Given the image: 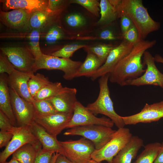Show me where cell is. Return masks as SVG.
Wrapping results in <instances>:
<instances>
[{
	"mask_svg": "<svg viewBox=\"0 0 163 163\" xmlns=\"http://www.w3.org/2000/svg\"><path fill=\"white\" fill-rule=\"evenodd\" d=\"M11 133L13 136L5 149L0 153V163L5 161L16 150L26 144L42 146L33 133L30 126H14Z\"/></svg>",
	"mask_w": 163,
	"mask_h": 163,
	"instance_id": "9",
	"label": "cell"
},
{
	"mask_svg": "<svg viewBox=\"0 0 163 163\" xmlns=\"http://www.w3.org/2000/svg\"><path fill=\"white\" fill-rule=\"evenodd\" d=\"M63 2V1L60 0H48L47 11L53 15L59 9Z\"/></svg>",
	"mask_w": 163,
	"mask_h": 163,
	"instance_id": "42",
	"label": "cell"
},
{
	"mask_svg": "<svg viewBox=\"0 0 163 163\" xmlns=\"http://www.w3.org/2000/svg\"><path fill=\"white\" fill-rule=\"evenodd\" d=\"M87 52L85 59L79 68L76 77L85 76L91 78L103 64L94 54L89 51Z\"/></svg>",
	"mask_w": 163,
	"mask_h": 163,
	"instance_id": "23",
	"label": "cell"
},
{
	"mask_svg": "<svg viewBox=\"0 0 163 163\" xmlns=\"http://www.w3.org/2000/svg\"><path fill=\"white\" fill-rule=\"evenodd\" d=\"M32 13L22 9L9 11H0L1 21L8 27L21 29L28 27Z\"/></svg>",
	"mask_w": 163,
	"mask_h": 163,
	"instance_id": "19",
	"label": "cell"
},
{
	"mask_svg": "<svg viewBox=\"0 0 163 163\" xmlns=\"http://www.w3.org/2000/svg\"><path fill=\"white\" fill-rule=\"evenodd\" d=\"M73 113L58 112L48 116L40 115L35 112L34 121L51 135L55 136L66 128Z\"/></svg>",
	"mask_w": 163,
	"mask_h": 163,
	"instance_id": "13",
	"label": "cell"
},
{
	"mask_svg": "<svg viewBox=\"0 0 163 163\" xmlns=\"http://www.w3.org/2000/svg\"><path fill=\"white\" fill-rule=\"evenodd\" d=\"M30 127L33 133L40 143L42 149L48 151H54L64 155L63 150L56 136L50 134L34 121Z\"/></svg>",
	"mask_w": 163,
	"mask_h": 163,
	"instance_id": "18",
	"label": "cell"
},
{
	"mask_svg": "<svg viewBox=\"0 0 163 163\" xmlns=\"http://www.w3.org/2000/svg\"><path fill=\"white\" fill-rule=\"evenodd\" d=\"M120 18L121 29L123 34L127 31L133 24L131 21L126 16H123Z\"/></svg>",
	"mask_w": 163,
	"mask_h": 163,
	"instance_id": "44",
	"label": "cell"
},
{
	"mask_svg": "<svg viewBox=\"0 0 163 163\" xmlns=\"http://www.w3.org/2000/svg\"><path fill=\"white\" fill-rule=\"evenodd\" d=\"M87 163H101V162H97L95 160L91 159Z\"/></svg>",
	"mask_w": 163,
	"mask_h": 163,
	"instance_id": "50",
	"label": "cell"
},
{
	"mask_svg": "<svg viewBox=\"0 0 163 163\" xmlns=\"http://www.w3.org/2000/svg\"><path fill=\"white\" fill-rule=\"evenodd\" d=\"M67 24L72 27H78L84 25L86 23L85 18L79 14H70L66 18Z\"/></svg>",
	"mask_w": 163,
	"mask_h": 163,
	"instance_id": "36",
	"label": "cell"
},
{
	"mask_svg": "<svg viewBox=\"0 0 163 163\" xmlns=\"http://www.w3.org/2000/svg\"><path fill=\"white\" fill-rule=\"evenodd\" d=\"M117 130L98 125H91L73 127L63 133L66 136L78 135L91 141L95 149H101L112 138Z\"/></svg>",
	"mask_w": 163,
	"mask_h": 163,
	"instance_id": "5",
	"label": "cell"
},
{
	"mask_svg": "<svg viewBox=\"0 0 163 163\" xmlns=\"http://www.w3.org/2000/svg\"><path fill=\"white\" fill-rule=\"evenodd\" d=\"M0 50L16 69L34 74L36 59L30 48L11 46L1 47Z\"/></svg>",
	"mask_w": 163,
	"mask_h": 163,
	"instance_id": "8",
	"label": "cell"
},
{
	"mask_svg": "<svg viewBox=\"0 0 163 163\" xmlns=\"http://www.w3.org/2000/svg\"><path fill=\"white\" fill-rule=\"evenodd\" d=\"M15 69L7 57L2 53L0 55V74L6 73L9 75Z\"/></svg>",
	"mask_w": 163,
	"mask_h": 163,
	"instance_id": "37",
	"label": "cell"
},
{
	"mask_svg": "<svg viewBox=\"0 0 163 163\" xmlns=\"http://www.w3.org/2000/svg\"><path fill=\"white\" fill-rule=\"evenodd\" d=\"M154 163H163V142L161 143L158 154Z\"/></svg>",
	"mask_w": 163,
	"mask_h": 163,
	"instance_id": "45",
	"label": "cell"
},
{
	"mask_svg": "<svg viewBox=\"0 0 163 163\" xmlns=\"http://www.w3.org/2000/svg\"><path fill=\"white\" fill-rule=\"evenodd\" d=\"M71 3H75L83 6L94 15L98 17L100 11V2L97 0H72Z\"/></svg>",
	"mask_w": 163,
	"mask_h": 163,
	"instance_id": "34",
	"label": "cell"
},
{
	"mask_svg": "<svg viewBox=\"0 0 163 163\" xmlns=\"http://www.w3.org/2000/svg\"><path fill=\"white\" fill-rule=\"evenodd\" d=\"M8 76L6 73L0 74V110L8 117L14 126H17L11 104Z\"/></svg>",
	"mask_w": 163,
	"mask_h": 163,
	"instance_id": "21",
	"label": "cell"
},
{
	"mask_svg": "<svg viewBox=\"0 0 163 163\" xmlns=\"http://www.w3.org/2000/svg\"><path fill=\"white\" fill-rule=\"evenodd\" d=\"M13 134L10 132L0 130V148L6 147L11 139Z\"/></svg>",
	"mask_w": 163,
	"mask_h": 163,
	"instance_id": "41",
	"label": "cell"
},
{
	"mask_svg": "<svg viewBox=\"0 0 163 163\" xmlns=\"http://www.w3.org/2000/svg\"><path fill=\"white\" fill-rule=\"evenodd\" d=\"M109 75L110 73H108L100 77L98 97L95 101L88 104L86 107L94 115L100 114L107 116L118 129L122 128L125 124L122 116L117 113L114 109L108 86Z\"/></svg>",
	"mask_w": 163,
	"mask_h": 163,
	"instance_id": "3",
	"label": "cell"
},
{
	"mask_svg": "<svg viewBox=\"0 0 163 163\" xmlns=\"http://www.w3.org/2000/svg\"><path fill=\"white\" fill-rule=\"evenodd\" d=\"M64 155L75 163H87L91 159V155L95 149L94 143L82 137L77 140L59 141Z\"/></svg>",
	"mask_w": 163,
	"mask_h": 163,
	"instance_id": "7",
	"label": "cell"
},
{
	"mask_svg": "<svg viewBox=\"0 0 163 163\" xmlns=\"http://www.w3.org/2000/svg\"><path fill=\"white\" fill-rule=\"evenodd\" d=\"M59 154L57 152L54 153L52 156L50 163H55L57 158Z\"/></svg>",
	"mask_w": 163,
	"mask_h": 163,
	"instance_id": "48",
	"label": "cell"
},
{
	"mask_svg": "<svg viewBox=\"0 0 163 163\" xmlns=\"http://www.w3.org/2000/svg\"><path fill=\"white\" fill-rule=\"evenodd\" d=\"M63 34L61 28L57 26H53L50 29L45 37L47 43H55L63 37Z\"/></svg>",
	"mask_w": 163,
	"mask_h": 163,
	"instance_id": "35",
	"label": "cell"
},
{
	"mask_svg": "<svg viewBox=\"0 0 163 163\" xmlns=\"http://www.w3.org/2000/svg\"><path fill=\"white\" fill-rule=\"evenodd\" d=\"M87 47V46L85 44H71L65 46L59 50L52 53L50 55L59 57L70 59L76 51Z\"/></svg>",
	"mask_w": 163,
	"mask_h": 163,
	"instance_id": "31",
	"label": "cell"
},
{
	"mask_svg": "<svg viewBox=\"0 0 163 163\" xmlns=\"http://www.w3.org/2000/svg\"><path fill=\"white\" fill-rule=\"evenodd\" d=\"M9 9H22L32 13L38 10H47L48 0H6L1 1Z\"/></svg>",
	"mask_w": 163,
	"mask_h": 163,
	"instance_id": "22",
	"label": "cell"
},
{
	"mask_svg": "<svg viewBox=\"0 0 163 163\" xmlns=\"http://www.w3.org/2000/svg\"><path fill=\"white\" fill-rule=\"evenodd\" d=\"M32 103L35 112L40 115L48 116L58 112L48 99L39 101L34 99Z\"/></svg>",
	"mask_w": 163,
	"mask_h": 163,
	"instance_id": "30",
	"label": "cell"
},
{
	"mask_svg": "<svg viewBox=\"0 0 163 163\" xmlns=\"http://www.w3.org/2000/svg\"><path fill=\"white\" fill-rule=\"evenodd\" d=\"M50 82L48 78L42 74L37 73L35 75H31L28 82V88L32 97L43 88Z\"/></svg>",
	"mask_w": 163,
	"mask_h": 163,
	"instance_id": "28",
	"label": "cell"
},
{
	"mask_svg": "<svg viewBox=\"0 0 163 163\" xmlns=\"http://www.w3.org/2000/svg\"><path fill=\"white\" fill-rule=\"evenodd\" d=\"M9 87L11 107L18 126H30L34 121L35 113L32 102L23 99Z\"/></svg>",
	"mask_w": 163,
	"mask_h": 163,
	"instance_id": "11",
	"label": "cell"
},
{
	"mask_svg": "<svg viewBox=\"0 0 163 163\" xmlns=\"http://www.w3.org/2000/svg\"><path fill=\"white\" fill-rule=\"evenodd\" d=\"M30 31V38L29 41L30 46V49L37 59L43 53L41 50L39 44L40 33L39 30H33Z\"/></svg>",
	"mask_w": 163,
	"mask_h": 163,
	"instance_id": "33",
	"label": "cell"
},
{
	"mask_svg": "<svg viewBox=\"0 0 163 163\" xmlns=\"http://www.w3.org/2000/svg\"><path fill=\"white\" fill-rule=\"evenodd\" d=\"M32 74L15 69L8 76L9 86L13 88L21 98L32 102L34 99L29 92L28 82Z\"/></svg>",
	"mask_w": 163,
	"mask_h": 163,
	"instance_id": "17",
	"label": "cell"
},
{
	"mask_svg": "<svg viewBox=\"0 0 163 163\" xmlns=\"http://www.w3.org/2000/svg\"><path fill=\"white\" fill-rule=\"evenodd\" d=\"M123 40L129 42L136 43L139 40L138 31L133 24L127 31L122 34Z\"/></svg>",
	"mask_w": 163,
	"mask_h": 163,
	"instance_id": "38",
	"label": "cell"
},
{
	"mask_svg": "<svg viewBox=\"0 0 163 163\" xmlns=\"http://www.w3.org/2000/svg\"><path fill=\"white\" fill-rule=\"evenodd\" d=\"M135 43L123 40L118 45L115 46L110 52L105 62L91 78V79L94 81L110 72L120 60L130 52Z\"/></svg>",
	"mask_w": 163,
	"mask_h": 163,
	"instance_id": "14",
	"label": "cell"
},
{
	"mask_svg": "<svg viewBox=\"0 0 163 163\" xmlns=\"http://www.w3.org/2000/svg\"><path fill=\"white\" fill-rule=\"evenodd\" d=\"M143 145L141 138L133 136L128 143L114 157L112 163H131Z\"/></svg>",
	"mask_w": 163,
	"mask_h": 163,
	"instance_id": "20",
	"label": "cell"
},
{
	"mask_svg": "<svg viewBox=\"0 0 163 163\" xmlns=\"http://www.w3.org/2000/svg\"><path fill=\"white\" fill-rule=\"evenodd\" d=\"M42 149V146L26 144L13 153L12 158L20 163H34L38 153Z\"/></svg>",
	"mask_w": 163,
	"mask_h": 163,
	"instance_id": "24",
	"label": "cell"
},
{
	"mask_svg": "<svg viewBox=\"0 0 163 163\" xmlns=\"http://www.w3.org/2000/svg\"><path fill=\"white\" fill-rule=\"evenodd\" d=\"M82 62L43 53L36 59L34 72L43 69L59 70L64 72L63 77L65 79L71 80L76 78L78 70Z\"/></svg>",
	"mask_w": 163,
	"mask_h": 163,
	"instance_id": "4",
	"label": "cell"
},
{
	"mask_svg": "<svg viewBox=\"0 0 163 163\" xmlns=\"http://www.w3.org/2000/svg\"><path fill=\"white\" fill-rule=\"evenodd\" d=\"M122 117L125 125L158 121L163 117V101L151 104L146 103L140 112Z\"/></svg>",
	"mask_w": 163,
	"mask_h": 163,
	"instance_id": "15",
	"label": "cell"
},
{
	"mask_svg": "<svg viewBox=\"0 0 163 163\" xmlns=\"http://www.w3.org/2000/svg\"><path fill=\"white\" fill-rule=\"evenodd\" d=\"M91 125H100L111 128L114 123L109 118L96 117L86 107L77 101L75 105L72 119L66 128Z\"/></svg>",
	"mask_w": 163,
	"mask_h": 163,
	"instance_id": "12",
	"label": "cell"
},
{
	"mask_svg": "<svg viewBox=\"0 0 163 163\" xmlns=\"http://www.w3.org/2000/svg\"><path fill=\"white\" fill-rule=\"evenodd\" d=\"M77 90L63 87L57 94L48 99L57 112L73 113L76 103Z\"/></svg>",
	"mask_w": 163,
	"mask_h": 163,
	"instance_id": "16",
	"label": "cell"
},
{
	"mask_svg": "<svg viewBox=\"0 0 163 163\" xmlns=\"http://www.w3.org/2000/svg\"><path fill=\"white\" fill-rule=\"evenodd\" d=\"M3 163H20L15 159L12 158L9 161H5Z\"/></svg>",
	"mask_w": 163,
	"mask_h": 163,
	"instance_id": "49",
	"label": "cell"
},
{
	"mask_svg": "<svg viewBox=\"0 0 163 163\" xmlns=\"http://www.w3.org/2000/svg\"><path fill=\"white\" fill-rule=\"evenodd\" d=\"M55 152L42 149L38 153L34 163H50L52 156Z\"/></svg>",
	"mask_w": 163,
	"mask_h": 163,
	"instance_id": "39",
	"label": "cell"
},
{
	"mask_svg": "<svg viewBox=\"0 0 163 163\" xmlns=\"http://www.w3.org/2000/svg\"><path fill=\"white\" fill-rule=\"evenodd\" d=\"M115 47L110 45L103 44L86 48L87 51L96 55L104 64L110 52Z\"/></svg>",
	"mask_w": 163,
	"mask_h": 163,
	"instance_id": "32",
	"label": "cell"
},
{
	"mask_svg": "<svg viewBox=\"0 0 163 163\" xmlns=\"http://www.w3.org/2000/svg\"><path fill=\"white\" fill-rule=\"evenodd\" d=\"M52 15L46 11H34L31 14L28 27L31 30H40L46 24Z\"/></svg>",
	"mask_w": 163,
	"mask_h": 163,
	"instance_id": "27",
	"label": "cell"
},
{
	"mask_svg": "<svg viewBox=\"0 0 163 163\" xmlns=\"http://www.w3.org/2000/svg\"><path fill=\"white\" fill-rule=\"evenodd\" d=\"M143 63L146 66L145 72L140 76L124 83L123 86L153 85L163 88V74L157 67L154 57L146 51L143 56Z\"/></svg>",
	"mask_w": 163,
	"mask_h": 163,
	"instance_id": "10",
	"label": "cell"
},
{
	"mask_svg": "<svg viewBox=\"0 0 163 163\" xmlns=\"http://www.w3.org/2000/svg\"><path fill=\"white\" fill-rule=\"evenodd\" d=\"M101 18L97 22L100 24H108L118 18L115 9L109 0H101L100 2Z\"/></svg>",
	"mask_w": 163,
	"mask_h": 163,
	"instance_id": "26",
	"label": "cell"
},
{
	"mask_svg": "<svg viewBox=\"0 0 163 163\" xmlns=\"http://www.w3.org/2000/svg\"><path fill=\"white\" fill-rule=\"evenodd\" d=\"M160 145L157 142L147 144L133 163H154L158 154Z\"/></svg>",
	"mask_w": 163,
	"mask_h": 163,
	"instance_id": "25",
	"label": "cell"
},
{
	"mask_svg": "<svg viewBox=\"0 0 163 163\" xmlns=\"http://www.w3.org/2000/svg\"><path fill=\"white\" fill-rule=\"evenodd\" d=\"M14 126L8 117L0 110V129L3 130L11 132Z\"/></svg>",
	"mask_w": 163,
	"mask_h": 163,
	"instance_id": "40",
	"label": "cell"
},
{
	"mask_svg": "<svg viewBox=\"0 0 163 163\" xmlns=\"http://www.w3.org/2000/svg\"><path fill=\"white\" fill-rule=\"evenodd\" d=\"M63 87L60 82H51L40 90L33 99L36 101L49 99L59 93Z\"/></svg>",
	"mask_w": 163,
	"mask_h": 163,
	"instance_id": "29",
	"label": "cell"
},
{
	"mask_svg": "<svg viewBox=\"0 0 163 163\" xmlns=\"http://www.w3.org/2000/svg\"><path fill=\"white\" fill-rule=\"evenodd\" d=\"M100 37L106 40H115L120 38L113 31L109 29H106L102 31L100 34Z\"/></svg>",
	"mask_w": 163,
	"mask_h": 163,
	"instance_id": "43",
	"label": "cell"
},
{
	"mask_svg": "<svg viewBox=\"0 0 163 163\" xmlns=\"http://www.w3.org/2000/svg\"><path fill=\"white\" fill-rule=\"evenodd\" d=\"M154 57L155 62L163 64V58L159 54L156 55Z\"/></svg>",
	"mask_w": 163,
	"mask_h": 163,
	"instance_id": "47",
	"label": "cell"
},
{
	"mask_svg": "<svg viewBox=\"0 0 163 163\" xmlns=\"http://www.w3.org/2000/svg\"><path fill=\"white\" fill-rule=\"evenodd\" d=\"M115 9L118 18L125 16L131 21L138 31L139 40H144L160 28V23L151 17L141 0H120Z\"/></svg>",
	"mask_w": 163,
	"mask_h": 163,
	"instance_id": "2",
	"label": "cell"
},
{
	"mask_svg": "<svg viewBox=\"0 0 163 163\" xmlns=\"http://www.w3.org/2000/svg\"><path fill=\"white\" fill-rule=\"evenodd\" d=\"M55 163H75L73 162L65 156L59 154L56 160Z\"/></svg>",
	"mask_w": 163,
	"mask_h": 163,
	"instance_id": "46",
	"label": "cell"
},
{
	"mask_svg": "<svg viewBox=\"0 0 163 163\" xmlns=\"http://www.w3.org/2000/svg\"><path fill=\"white\" fill-rule=\"evenodd\" d=\"M132 136L129 128H119L104 146L94 150L91 155V159L99 162L105 160L108 163H112L114 157L128 143Z\"/></svg>",
	"mask_w": 163,
	"mask_h": 163,
	"instance_id": "6",
	"label": "cell"
},
{
	"mask_svg": "<svg viewBox=\"0 0 163 163\" xmlns=\"http://www.w3.org/2000/svg\"><path fill=\"white\" fill-rule=\"evenodd\" d=\"M156 43L151 41L139 40L134 45L130 52L121 59L110 73L109 81L123 86L126 82L136 79L145 72L142 58L145 52Z\"/></svg>",
	"mask_w": 163,
	"mask_h": 163,
	"instance_id": "1",
	"label": "cell"
}]
</instances>
